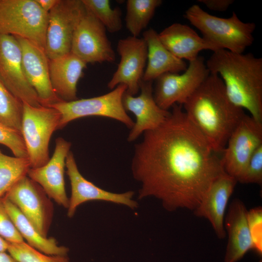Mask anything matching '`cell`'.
<instances>
[{
	"label": "cell",
	"instance_id": "obj_1",
	"mask_svg": "<svg viewBox=\"0 0 262 262\" xmlns=\"http://www.w3.org/2000/svg\"><path fill=\"white\" fill-rule=\"evenodd\" d=\"M165 120L143 133L134 146L131 170L139 182L138 198L159 199L170 212L194 211L210 186L226 173L221 158L175 104Z\"/></svg>",
	"mask_w": 262,
	"mask_h": 262
},
{
	"label": "cell",
	"instance_id": "obj_2",
	"mask_svg": "<svg viewBox=\"0 0 262 262\" xmlns=\"http://www.w3.org/2000/svg\"><path fill=\"white\" fill-rule=\"evenodd\" d=\"M183 106L188 118L217 153L223 152L246 114L230 100L219 76L211 73Z\"/></svg>",
	"mask_w": 262,
	"mask_h": 262
},
{
	"label": "cell",
	"instance_id": "obj_3",
	"mask_svg": "<svg viewBox=\"0 0 262 262\" xmlns=\"http://www.w3.org/2000/svg\"><path fill=\"white\" fill-rule=\"evenodd\" d=\"M206 65L222 80L230 100L262 123V58L220 49L213 52Z\"/></svg>",
	"mask_w": 262,
	"mask_h": 262
},
{
	"label": "cell",
	"instance_id": "obj_4",
	"mask_svg": "<svg viewBox=\"0 0 262 262\" xmlns=\"http://www.w3.org/2000/svg\"><path fill=\"white\" fill-rule=\"evenodd\" d=\"M184 17L201 33L204 38L219 49L243 53L254 42L256 24L242 21L234 12L230 17L222 18L194 4L185 11Z\"/></svg>",
	"mask_w": 262,
	"mask_h": 262
},
{
	"label": "cell",
	"instance_id": "obj_5",
	"mask_svg": "<svg viewBox=\"0 0 262 262\" xmlns=\"http://www.w3.org/2000/svg\"><path fill=\"white\" fill-rule=\"evenodd\" d=\"M48 16L35 0H0V34L25 39L45 49Z\"/></svg>",
	"mask_w": 262,
	"mask_h": 262
},
{
	"label": "cell",
	"instance_id": "obj_6",
	"mask_svg": "<svg viewBox=\"0 0 262 262\" xmlns=\"http://www.w3.org/2000/svg\"><path fill=\"white\" fill-rule=\"evenodd\" d=\"M60 119V112L53 107L23 103L21 133L31 168L41 167L49 161V141L59 130Z\"/></svg>",
	"mask_w": 262,
	"mask_h": 262
},
{
	"label": "cell",
	"instance_id": "obj_7",
	"mask_svg": "<svg viewBox=\"0 0 262 262\" xmlns=\"http://www.w3.org/2000/svg\"><path fill=\"white\" fill-rule=\"evenodd\" d=\"M126 90L125 85L119 84L112 91L101 96L61 101L49 107L56 109L61 114L59 130L73 120L90 116L113 118L131 129L134 123L128 115L122 103L123 96Z\"/></svg>",
	"mask_w": 262,
	"mask_h": 262
},
{
	"label": "cell",
	"instance_id": "obj_8",
	"mask_svg": "<svg viewBox=\"0 0 262 262\" xmlns=\"http://www.w3.org/2000/svg\"><path fill=\"white\" fill-rule=\"evenodd\" d=\"M85 10L82 0H58L49 12L45 51L49 59L70 52L74 33Z\"/></svg>",
	"mask_w": 262,
	"mask_h": 262
},
{
	"label": "cell",
	"instance_id": "obj_9",
	"mask_svg": "<svg viewBox=\"0 0 262 262\" xmlns=\"http://www.w3.org/2000/svg\"><path fill=\"white\" fill-rule=\"evenodd\" d=\"M209 74L201 56L189 62L182 74H163L156 80L153 96L156 104L165 111L175 104L182 106Z\"/></svg>",
	"mask_w": 262,
	"mask_h": 262
},
{
	"label": "cell",
	"instance_id": "obj_10",
	"mask_svg": "<svg viewBox=\"0 0 262 262\" xmlns=\"http://www.w3.org/2000/svg\"><path fill=\"white\" fill-rule=\"evenodd\" d=\"M262 145V123L245 114L229 136L221 158L225 172L237 181Z\"/></svg>",
	"mask_w": 262,
	"mask_h": 262
},
{
	"label": "cell",
	"instance_id": "obj_11",
	"mask_svg": "<svg viewBox=\"0 0 262 262\" xmlns=\"http://www.w3.org/2000/svg\"><path fill=\"white\" fill-rule=\"evenodd\" d=\"M4 197L19 210L42 236L48 237L53 217V204L37 183L25 176Z\"/></svg>",
	"mask_w": 262,
	"mask_h": 262
},
{
	"label": "cell",
	"instance_id": "obj_12",
	"mask_svg": "<svg viewBox=\"0 0 262 262\" xmlns=\"http://www.w3.org/2000/svg\"><path fill=\"white\" fill-rule=\"evenodd\" d=\"M106 31L86 8L74 33L70 52L86 64L114 62L115 55Z\"/></svg>",
	"mask_w": 262,
	"mask_h": 262
},
{
	"label": "cell",
	"instance_id": "obj_13",
	"mask_svg": "<svg viewBox=\"0 0 262 262\" xmlns=\"http://www.w3.org/2000/svg\"><path fill=\"white\" fill-rule=\"evenodd\" d=\"M0 80L23 103L38 107V97L25 75L20 44L14 36L0 34Z\"/></svg>",
	"mask_w": 262,
	"mask_h": 262
},
{
	"label": "cell",
	"instance_id": "obj_14",
	"mask_svg": "<svg viewBox=\"0 0 262 262\" xmlns=\"http://www.w3.org/2000/svg\"><path fill=\"white\" fill-rule=\"evenodd\" d=\"M117 50L120 61L107 87L113 90L118 85L124 84L126 91L134 96L140 90L147 64V44L143 38L130 36L118 40Z\"/></svg>",
	"mask_w": 262,
	"mask_h": 262
},
{
	"label": "cell",
	"instance_id": "obj_15",
	"mask_svg": "<svg viewBox=\"0 0 262 262\" xmlns=\"http://www.w3.org/2000/svg\"><path fill=\"white\" fill-rule=\"evenodd\" d=\"M66 174L71 185L67 216L73 217L77 209L82 204L93 200L103 201L125 205L134 210L138 206L133 199L134 193L129 191L115 193L101 189L87 180L80 172L72 151L68 153L66 162Z\"/></svg>",
	"mask_w": 262,
	"mask_h": 262
},
{
	"label": "cell",
	"instance_id": "obj_16",
	"mask_svg": "<svg viewBox=\"0 0 262 262\" xmlns=\"http://www.w3.org/2000/svg\"><path fill=\"white\" fill-rule=\"evenodd\" d=\"M71 143L62 137L55 140L53 154L43 166L30 168L27 176L37 183L48 196L66 209L69 205L65 188V168Z\"/></svg>",
	"mask_w": 262,
	"mask_h": 262
},
{
	"label": "cell",
	"instance_id": "obj_17",
	"mask_svg": "<svg viewBox=\"0 0 262 262\" xmlns=\"http://www.w3.org/2000/svg\"><path fill=\"white\" fill-rule=\"evenodd\" d=\"M16 37L21 49L25 75L36 92L41 105L49 106L63 101L52 87L49 76V59L45 49L28 40Z\"/></svg>",
	"mask_w": 262,
	"mask_h": 262
},
{
	"label": "cell",
	"instance_id": "obj_18",
	"mask_svg": "<svg viewBox=\"0 0 262 262\" xmlns=\"http://www.w3.org/2000/svg\"><path fill=\"white\" fill-rule=\"evenodd\" d=\"M152 82L142 81L138 96L131 95L126 91L123 95L122 103L124 109L132 113L136 117V122L127 137L129 142L134 141L145 131L159 127L170 114V112L163 110L156 104Z\"/></svg>",
	"mask_w": 262,
	"mask_h": 262
},
{
	"label": "cell",
	"instance_id": "obj_19",
	"mask_svg": "<svg viewBox=\"0 0 262 262\" xmlns=\"http://www.w3.org/2000/svg\"><path fill=\"white\" fill-rule=\"evenodd\" d=\"M237 182L226 173L212 183L197 208L194 211L198 217L207 218L211 223L217 236H226L224 227V216L229 200Z\"/></svg>",
	"mask_w": 262,
	"mask_h": 262
},
{
	"label": "cell",
	"instance_id": "obj_20",
	"mask_svg": "<svg viewBox=\"0 0 262 262\" xmlns=\"http://www.w3.org/2000/svg\"><path fill=\"white\" fill-rule=\"evenodd\" d=\"M158 35L163 44L175 56L189 62L195 60L202 50L214 52L220 49L189 26L180 23L169 25Z\"/></svg>",
	"mask_w": 262,
	"mask_h": 262
},
{
	"label": "cell",
	"instance_id": "obj_21",
	"mask_svg": "<svg viewBox=\"0 0 262 262\" xmlns=\"http://www.w3.org/2000/svg\"><path fill=\"white\" fill-rule=\"evenodd\" d=\"M247 211L239 199L229 205L225 218L228 241L224 262H237L250 249H253L247 219Z\"/></svg>",
	"mask_w": 262,
	"mask_h": 262
},
{
	"label": "cell",
	"instance_id": "obj_22",
	"mask_svg": "<svg viewBox=\"0 0 262 262\" xmlns=\"http://www.w3.org/2000/svg\"><path fill=\"white\" fill-rule=\"evenodd\" d=\"M87 64L71 52L49 59V70L52 87L63 101L78 99L77 84Z\"/></svg>",
	"mask_w": 262,
	"mask_h": 262
},
{
	"label": "cell",
	"instance_id": "obj_23",
	"mask_svg": "<svg viewBox=\"0 0 262 262\" xmlns=\"http://www.w3.org/2000/svg\"><path fill=\"white\" fill-rule=\"evenodd\" d=\"M147 48L146 68L142 81L153 82L163 74L184 72L188 65L171 53L161 41L158 33L150 28L143 33Z\"/></svg>",
	"mask_w": 262,
	"mask_h": 262
},
{
	"label": "cell",
	"instance_id": "obj_24",
	"mask_svg": "<svg viewBox=\"0 0 262 262\" xmlns=\"http://www.w3.org/2000/svg\"><path fill=\"white\" fill-rule=\"evenodd\" d=\"M2 199L5 209L16 227L28 245L48 255H68V247L59 246L53 238L42 236L14 204L4 196Z\"/></svg>",
	"mask_w": 262,
	"mask_h": 262
},
{
	"label": "cell",
	"instance_id": "obj_25",
	"mask_svg": "<svg viewBox=\"0 0 262 262\" xmlns=\"http://www.w3.org/2000/svg\"><path fill=\"white\" fill-rule=\"evenodd\" d=\"M161 0H128L126 2V27L131 36L138 37L149 24Z\"/></svg>",
	"mask_w": 262,
	"mask_h": 262
},
{
	"label": "cell",
	"instance_id": "obj_26",
	"mask_svg": "<svg viewBox=\"0 0 262 262\" xmlns=\"http://www.w3.org/2000/svg\"><path fill=\"white\" fill-rule=\"evenodd\" d=\"M30 168L28 158L9 156L0 150V198L17 181L27 176Z\"/></svg>",
	"mask_w": 262,
	"mask_h": 262
},
{
	"label": "cell",
	"instance_id": "obj_27",
	"mask_svg": "<svg viewBox=\"0 0 262 262\" xmlns=\"http://www.w3.org/2000/svg\"><path fill=\"white\" fill-rule=\"evenodd\" d=\"M23 103L0 80V122L21 132Z\"/></svg>",
	"mask_w": 262,
	"mask_h": 262
},
{
	"label": "cell",
	"instance_id": "obj_28",
	"mask_svg": "<svg viewBox=\"0 0 262 262\" xmlns=\"http://www.w3.org/2000/svg\"><path fill=\"white\" fill-rule=\"evenodd\" d=\"M85 7L111 33H117L122 27L121 11L112 8L109 0H82Z\"/></svg>",
	"mask_w": 262,
	"mask_h": 262
},
{
	"label": "cell",
	"instance_id": "obj_29",
	"mask_svg": "<svg viewBox=\"0 0 262 262\" xmlns=\"http://www.w3.org/2000/svg\"><path fill=\"white\" fill-rule=\"evenodd\" d=\"M7 251L17 262H70L68 255H48L25 242L9 243Z\"/></svg>",
	"mask_w": 262,
	"mask_h": 262
},
{
	"label": "cell",
	"instance_id": "obj_30",
	"mask_svg": "<svg viewBox=\"0 0 262 262\" xmlns=\"http://www.w3.org/2000/svg\"><path fill=\"white\" fill-rule=\"evenodd\" d=\"M0 144L8 147L16 157L28 158L21 132L0 122Z\"/></svg>",
	"mask_w": 262,
	"mask_h": 262
},
{
	"label": "cell",
	"instance_id": "obj_31",
	"mask_svg": "<svg viewBox=\"0 0 262 262\" xmlns=\"http://www.w3.org/2000/svg\"><path fill=\"white\" fill-rule=\"evenodd\" d=\"M237 182L262 184V145L259 147L249 161Z\"/></svg>",
	"mask_w": 262,
	"mask_h": 262
},
{
	"label": "cell",
	"instance_id": "obj_32",
	"mask_svg": "<svg viewBox=\"0 0 262 262\" xmlns=\"http://www.w3.org/2000/svg\"><path fill=\"white\" fill-rule=\"evenodd\" d=\"M248 228L253 245V249L259 254L262 253V209L258 207L247 213Z\"/></svg>",
	"mask_w": 262,
	"mask_h": 262
},
{
	"label": "cell",
	"instance_id": "obj_33",
	"mask_svg": "<svg viewBox=\"0 0 262 262\" xmlns=\"http://www.w3.org/2000/svg\"><path fill=\"white\" fill-rule=\"evenodd\" d=\"M0 235L11 243L24 242L0 198Z\"/></svg>",
	"mask_w": 262,
	"mask_h": 262
},
{
	"label": "cell",
	"instance_id": "obj_34",
	"mask_svg": "<svg viewBox=\"0 0 262 262\" xmlns=\"http://www.w3.org/2000/svg\"><path fill=\"white\" fill-rule=\"evenodd\" d=\"M212 11L223 12L226 11L233 2V0H198Z\"/></svg>",
	"mask_w": 262,
	"mask_h": 262
},
{
	"label": "cell",
	"instance_id": "obj_35",
	"mask_svg": "<svg viewBox=\"0 0 262 262\" xmlns=\"http://www.w3.org/2000/svg\"><path fill=\"white\" fill-rule=\"evenodd\" d=\"M41 8L48 13L55 5L58 0H35Z\"/></svg>",
	"mask_w": 262,
	"mask_h": 262
},
{
	"label": "cell",
	"instance_id": "obj_36",
	"mask_svg": "<svg viewBox=\"0 0 262 262\" xmlns=\"http://www.w3.org/2000/svg\"><path fill=\"white\" fill-rule=\"evenodd\" d=\"M0 262H17L11 255L6 252H0Z\"/></svg>",
	"mask_w": 262,
	"mask_h": 262
},
{
	"label": "cell",
	"instance_id": "obj_37",
	"mask_svg": "<svg viewBox=\"0 0 262 262\" xmlns=\"http://www.w3.org/2000/svg\"><path fill=\"white\" fill-rule=\"evenodd\" d=\"M8 245L9 242L0 235V252H6L7 251Z\"/></svg>",
	"mask_w": 262,
	"mask_h": 262
}]
</instances>
